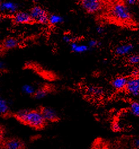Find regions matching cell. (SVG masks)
Here are the masks:
<instances>
[{
	"instance_id": "cell-22",
	"label": "cell",
	"mask_w": 139,
	"mask_h": 149,
	"mask_svg": "<svg viewBox=\"0 0 139 149\" xmlns=\"http://www.w3.org/2000/svg\"><path fill=\"white\" fill-rule=\"evenodd\" d=\"M63 40L66 43L71 44L72 42L74 41L73 38L72 37L71 35H65L63 37Z\"/></svg>"
},
{
	"instance_id": "cell-15",
	"label": "cell",
	"mask_w": 139,
	"mask_h": 149,
	"mask_svg": "<svg viewBox=\"0 0 139 149\" xmlns=\"http://www.w3.org/2000/svg\"><path fill=\"white\" fill-rule=\"evenodd\" d=\"M71 50L76 53H83L87 52L90 48L87 45L84 44H81L77 43L75 41H73L71 44Z\"/></svg>"
},
{
	"instance_id": "cell-16",
	"label": "cell",
	"mask_w": 139,
	"mask_h": 149,
	"mask_svg": "<svg viewBox=\"0 0 139 149\" xmlns=\"http://www.w3.org/2000/svg\"><path fill=\"white\" fill-rule=\"evenodd\" d=\"M86 92L94 97L100 98L104 95V91L101 87L91 86L87 88Z\"/></svg>"
},
{
	"instance_id": "cell-20",
	"label": "cell",
	"mask_w": 139,
	"mask_h": 149,
	"mask_svg": "<svg viewBox=\"0 0 139 149\" xmlns=\"http://www.w3.org/2000/svg\"><path fill=\"white\" fill-rule=\"evenodd\" d=\"M128 62L131 65H135L139 63V54H133L128 58Z\"/></svg>"
},
{
	"instance_id": "cell-3",
	"label": "cell",
	"mask_w": 139,
	"mask_h": 149,
	"mask_svg": "<svg viewBox=\"0 0 139 149\" xmlns=\"http://www.w3.org/2000/svg\"><path fill=\"white\" fill-rule=\"evenodd\" d=\"M111 15L118 20L122 22L130 21L132 15L126 5L122 3H115L111 8Z\"/></svg>"
},
{
	"instance_id": "cell-21",
	"label": "cell",
	"mask_w": 139,
	"mask_h": 149,
	"mask_svg": "<svg viewBox=\"0 0 139 149\" xmlns=\"http://www.w3.org/2000/svg\"><path fill=\"white\" fill-rule=\"evenodd\" d=\"M90 49L95 48L100 45V42H99L98 40H91L89 41L88 45H87Z\"/></svg>"
},
{
	"instance_id": "cell-27",
	"label": "cell",
	"mask_w": 139,
	"mask_h": 149,
	"mask_svg": "<svg viewBox=\"0 0 139 149\" xmlns=\"http://www.w3.org/2000/svg\"><path fill=\"white\" fill-rule=\"evenodd\" d=\"M138 71H139V68H138Z\"/></svg>"
},
{
	"instance_id": "cell-19",
	"label": "cell",
	"mask_w": 139,
	"mask_h": 149,
	"mask_svg": "<svg viewBox=\"0 0 139 149\" xmlns=\"http://www.w3.org/2000/svg\"><path fill=\"white\" fill-rule=\"evenodd\" d=\"M131 113L135 116H139V101H133L131 103L130 106Z\"/></svg>"
},
{
	"instance_id": "cell-6",
	"label": "cell",
	"mask_w": 139,
	"mask_h": 149,
	"mask_svg": "<svg viewBox=\"0 0 139 149\" xmlns=\"http://www.w3.org/2000/svg\"><path fill=\"white\" fill-rule=\"evenodd\" d=\"M80 4L87 13L90 14L98 12L102 8L101 0H80Z\"/></svg>"
},
{
	"instance_id": "cell-9",
	"label": "cell",
	"mask_w": 139,
	"mask_h": 149,
	"mask_svg": "<svg viewBox=\"0 0 139 149\" xmlns=\"http://www.w3.org/2000/svg\"><path fill=\"white\" fill-rule=\"evenodd\" d=\"M55 92V89L47 85L41 86L36 89L32 98L35 100H42L46 98L48 95L51 94Z\"/></svg>"
},
{
	"instance_id": "cell-24",
	"label": "cell",
	"mask_w": 139,
	"mask_h": 149,
	"mask_svg": "<svg viewBox=\"0 0 139 149\" xmlns=\"http://www.w3.org/2000/svg\"><path fill=\"white\" fill-rule=\"evenodd\" d=\"M112 128H113V130L115 132H119L121 130V126L117 123H114L113 124V125H112Z\"/></svg>"
},
{
	"instance_id": "cell-25",
	"label": "cell",
	"mask_w": 139,
	"mask_h": 149,
	"mask_svg": "<svg viewBox=\"0 0 139 149\" xmlns=\"http://www.w3.org/2000/svg\"><path fill=\"white\" fill-rule=\"evenodd\" d=\"M96 31L99 34H102V33H104V29L102 27V26H99L98 27H97L96 28Z\"/></svg>"
},
{
	"instance_id": "cell-4",
	"label": "cell",
	"mask_w": 139,
	"mask_h": 149,
	"mask_svg": "<svg viewBox=\"0 0 139 149\" xmlns=\"http://www.w3.org/2000/svg\"><path fill=\"white\" fill-rule=\"evenodd\" d=\"M38 109L48 123H57L61 121L62 118L55 109L46 106H40Z\"/></svg>"
},
{
	"instance_id": "cell-12",
	"label": "cell",
	"mask_w": 139,
	"mask_h": 149,
	"mask_svg": "<svg viewBox=\"0 0 139 149\" xmlns=\"http://www.w3.org/2000/svg\"><path fill=\"white\" fill-rule=\"evenodd\" d=\"M1 11L3 13L15 14L18 9V5L11 1H4L1 3Z\"/></svg>"
},
{
	"instance_id": "cell-10",
	"label": "cell",
	"mask_w": 139,
	"mask_h": 149,
	"mask_svg": "<svg viewBox=\"0 0 139 149\" xmlns=\"http://www.w3.org/2000/svg\"><path fill=\"white\" fill-rule=\"evenodd\" d=\"M129 78L120 76L113 79L111 81V86L113 89L117 91H125Z\"/></svg>"
},
{
	"instance_id": "cell-5",
	"label": "cell",
	"mask_w": 139,
	"mask_h": 149,
	"mask_svg": "<svg viewBox=\"0 0 139 149\" xmlns=\"http://www.w3.org/2000/svg\"><path fill=\"white\" fill-rule=\"evenodd\" d=\"M33 22L46 24L48 23V17L46 10L39 6L33 7L29 13Z\"/></svg>"
},
{
	"instance_id": "cell-13",
	"label": "cell",
	"mask_w": 139,
	"mask_h": 149,
	"mask_svg": "<svg viewBox=\"0 0 139 149\" xmlns=\"http://www.w3.org/2000/svg\"><path fill=\"white\" fill-rule=\"evenodd\" d=\"M133 46L131 44L121 45L115 48V54L119 56L128 55L133 50Z\"/></svg>"
},
{
	"instance_id": "cell-14",
	"label": "cell",
	"mask_w": 139,
	"mask_h": 149,
	"mask_svg": "<svg viewBox=\"0 0 139 149\" xmlns=\"http://www.w3.org/2000/svg\"><path fill=\"white\" fill-rule=\"evenodd\" d=\"M18 40L14 37H8L2 42V47L6 50L15 48L18 46Z\"/></svg>"
},
{
	"instance_id": "cell-18",
	"label": "cell",
	"mask_w": 139,
	"mask_h": 149,
	"mask_svg": "<svg viewBox=\"0 0 139 149\" xmlns=\"http://www.w3.org/2000/svg\"><path fill=\"white\" fill-rule=\"evenodd\" d=\"M36 89L33 85L29 84H25L21 88V92L25 95L32 97L36 91Z\"/></svg>"
},
{
	"instance_id": "cell-1",
	"label": "cell",
	"mask_w": 139,
	"mask_h": 149,
	"mask_svg": "<svg viewBox=\"0 0 139 149\" xmlns=\"http://www.w3.org/2000/svg\"><path fill=\"white\" fill-rule=\"evenodd\" d=\"M12 118L23 125L37 131L44 130L48 124L38 108L21 109L14 111Z\"/></svg>"
},
{
	"instance_id": "cell-23",
	"label": "cell",
	"mask_w": 139,
	"mask_h": 149,
	"mask_svg": "<svg viewBox=\"0 0 139 149\" xmlns=\"http://www.w3.org/2000/svg\"><path fill=\"white\" fill-rule=\"evenodd\" d=\"M132 147L134 149H139V138H135L132 141Z\"/></svg>"
},
{
	"instance_id": "cell-29",
	"label": "cell",
	"mask_w": 139,
	"mask_h": 149,
	"mask_svg": "<svg viewBox=\"0 0 139 149\" xmlns=\"http://www.w3.org/2000/svg\"></svg>"
},
{
	"instance_id": "cell-26",
	"label": "cell",
	"mask_w": 139,
	"mask_h": 149,
	"mask_svg": "<svg viewBox=\"0 0 139 149\" xmlns=\"http://www.w3.org/2000/svg\"><path fill=\"white\" fill-rule=\"evenodd\" d=\"M137 2H138V0H126V2L129 5H134Z\"/></svg>"
},
{
	"instance_id": "cell-7",
	"label": "cell",
	"mask_w": 139,
	"mask_h": 149,
	"mask_svg": "<svg viewBox=\"0 0 139 149\" xmlns=\"http://www.w3.org/2000/svg\"><path fill=\"white\" fill-rule=\"evenodd\" d=\"M125 91L133 97L139 96V76L129 78Z\"/></svg>"
},
{
	"instance_id": "cell-17",
	"label": "cell",
	"mask_w": 139,
	"mask_h": 149,
	"mask_svg": "<svg viewBox=\"0 0 139 149\" xmlns=\"http://www.w3.org/2000/svg\"><path fill=\"white\" fill-rule=\"evenodd\" d=\"M64 21V19L56 14H51L48 17V23L52 26H56L62 23Z\"/></svg>"
},
{
	"instance_id": "cell-28",
	"label": "cell",
	"mask_w": 139,
	"mask_h": 149,
	"mask_svg": "<svg viewBox=\"0 0 139 149\" xmlns=\"http://www.w3.org/2000/svg\"><path fill=\"white\" fill-rule=\"evenodd\" d=\"M138 2H139V0H138Z\"/></svg>"
},
{
	"instance_id": "cell-8",
	"label": "cell",
	"mask_w": 139,
	"mask_h": 149,
	"mask_svg": "<svg viewBox=\"0 0 139 149\" xmlns=\"http://www.w3.org/2000/svg\"><path fill=\"white\" fill-rule=\"evenodd\" d=\"M14 111L11 110V108L8 101L3 97L0 99V115L1 117L3 119H8L12 118Z\"/></svg>"
},
{
	"instance_id": "cell-2",
	"label": "cell",
	"mask_w": 139,
	"mask_h": 149,
	"mask_svg": "<svg viewBox=\"0 0 139 149\" xmlns=\"http://www.w3.org/2000/svg\"><path fill=\"white\" fill-rule=\"evenodd\" d=\"M26 142L18 137L5 136L1 138V149H27Z\"/></svg>"
},
{
	"instance_id": "cell-11",
	"label": "cell",
	"mask_w": 139,
	"mask_h": 149,
	"mask_svg": "<svg viewBox=\"0 0 139 149\" xmlns=\"http://www.w3.org/2000/svg\"><path fill=\"white\" fill-rule=\"evenodd\" d=\"M13 20L16 24H28L33 22L29 13L22 11L15 13L14 15Z\"/></svg>"
}]
</instances>
